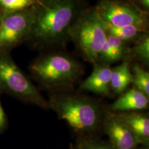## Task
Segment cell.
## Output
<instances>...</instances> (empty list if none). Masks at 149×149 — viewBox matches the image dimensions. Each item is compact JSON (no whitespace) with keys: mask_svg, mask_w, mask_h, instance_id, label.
Listing matches in <instances>:
<instances>
[{"mask_svg":"<svg viewBox=\"0 0 149 149\" xmlns=\"http://www.w3.org/2000/svg\"><path fill=\"white\" fill-rule=\"evenodd\" d=\"M82 0H38L30 32L41 43L63 45L82 11Z\"/></svg>","mask_w":149,"mask_h":149,"instance_id":"obj_1","label":"cell"},{"mask_svg":"<svg viewBox=\"0 0 149 149\" xmlns=\"http://www.w3.org/2000/svg\"><path fill=\"white\" fill-rule=\"evenodd\" d=\"M48 106L80 135H89L102 127L104 116L101 104L88 96L72 91L54 92Z\"/></svg>","mask_w":149,"mask_h":149,"instance_id":"obj_2","label":"cell"},{"mask_svg":"<svg viewBox=\"0 0 149 149\" xmlns=\"http://www.w3.org/2000/svg\"><path fill=\"white\" fill-rule=\"evenodd\" d=\"M31 71L38 82L53 93L72 91L84 72L78 60L63 53L38 59Z\"/></svg>","mask_w":149,"mask_h":149,"instance_id":"obj_3","label":"cell"},{"mask_svg":"<svg viewBox=\"0 0 149 149\" xmlns=\"http://www.w3.org/2000/svg\"><path fill=\"white\" fill-rule=\"evenodd\" d=\"M68 36L85 60L93 64L97 63L107 32L95 8L82 11L70 27Z\"/></svg>","mask_w":149,"mask_h":149,"instance_id":"obj_4","label":"cell"},{"mask_svg":"<svg viewBox=\"0 0 149 149\" xmlns=\"http://www.w3.org/2000/svg\"><path fill=\"white\" fill-rule=\"evenodd\" d=\"M0 91L44 108L48 102L11 59L0 55Z\"/></svg>","mask_w":149,"mask_h":149,"instance_id":"obj_5","label":"cell"},{"mask_svg":"<svg viewBox=\"0 0 149 149\" xmlns=\"http://www.w3.org/2000/svg\"><path fill=\"white\" fill-rule=\"evenodd\" d=\"M102 21L116 27L134 26L148 30V12L134 2L100 0L94 7Z\"/></svg>","mask_w":149,"mask_h":149,"instance_id":"obj_6","label":"cell"},{"mask_svg":"<svg viewBox=\"0 0 149 149\" xmlns=\"http://www.w3.org/2000/svg\"><path fill=\"white\" fill-rule=\"evenodd\" d=\"M102 127L115 149H137L139 145L132 130L116 113L106 112Z\"/></svg>","mask_w":149,"mask_h":149,"instance_id":"obj_7","label":"cell"},{"mask_svg":"<svg viewBox=\"0 0 149 149\" xmlns=\"http://www.w3.org/2000/svg\"><path fill=\"white\" fill-rule=\"evenodd\" d=\"M34 19V10L8 16L0 28V46L16 43L30 32Z\"/></svg>","mask_w":149,"mask_h":149,"instance_id":"obj_8","label":"cell"},{"mask_svg":"<svg viewBox=\"0 0 149 149\" xmlns=\"http://www.w3.org/2000/svg\"><path fill=\"white\" fill-rule=\"evenodd\" d=\"M112 69L109 65L96 63L90 76L82 82L79 90L88 91L97 95L107 96L110 93Z\"/></svg>","mask_w":149,"mask_h":149,"instance_id":"obj_9","label":"cell"},{"mask_svg":"<svg viewBox=\"0 0 149 149\" xmlns=\"http://www.w3.org/2000/svg\"><path fill=\"white\" fill-rule=\"evenodd\" d=\"M116 114L132 130L139 145L149 146V118L148 114L139 111L119 112Z\"/></svg>","mask_w":149,"mask_h":149,"instance_id":"obj_10","label":"cell"},{"mask_svg":"<svg viewBox=\"0 0 149 149\" xmlns=\"http://www.w3.org/2000/svg\"><path fill=\"white\" fill-rule=\"evenodd\" d=\"M149 98L142 92L133 87L121 94V96L109 106V109L111 112L116 113L144 110L149 108Z\"/></svg>","mask_w":149,"mask_h":149,"instance_id":"obj_11","label":"cell"},{"mask_svg":"<svg viewBox=\"0 0 149 149\" xmlns=\"http://www.w3.org/2000/svg\"><path fill=\"white\" fill-rule=\"evenodd\" d=\"M130 49L118 38L107 33L106 41L102 48L98 63L109 65L129 57Z\"/></svg>","mask_w":149,"mask_h":149,"instance_id":"obj_12","label":"cell"},{"mask_svg":"<svg viewBox=\"0 0 149 149\" xmlns=\"http://www.w3.org/2000/svg\"><path fill=\"white\" fill-rule=\"evenodd\" d=\"M132 82V74L129 60H124L122 63L112 69L110 88L115 94H122L127 90Z\"/></svg>","mask_w":149,"mask_h":149,"instance_id":"obj_13","label":"cell"},{"mask_svg":"<svg viewBox=\"0 0 149 149\" xmlns=\"http://www.w3.org/2000/svg\"><path fill=\"white\" fill-rule=\"evenodd\" d=\"M103 22L107 34L118 38L123 42L126 44L135 42L144 33L148 32V30L134 26L116 27L104 22Z\"/></svg>","mask_w":149,"mask_h":149,"instance_id":"obj_14","label":"cell"},{"mask_svg":"<svg viewBox=\"0 0 149 149\" xmlns=\"http://www.w3.org/2000/svg\"><path fill=\"white\" fill-rule=\"evenodd\" d=\"M133 48L130 49L129 58L139 61L142 65L148 67L149 65V35L145 33L135 42Z\"/></svg>","mask_w":149,"mask_h":149,"instance_id":"obj_15","label":"cell"},{"mask_svg":"<svg viewBox=\"0 0 149 149\" xmlns=\"http://www.w3.org/2000/svg\"><path fill=\"white\" fill-rule=\"evenodd\" d=\"M133 87L149 97V73L141 65L134 63L130 66Z\"/></svg>","mask_w":149,"mask_h":149,"instance_id":"obj_16","label":"cell"},{"mask_svg":"<svg viewBox=\"0 0 149 149\" xmlns=\"http://www.w3.org/2000/svg\"><path fill=\"white\" fill-rule=\"evenodd\" d=\"M75 149H115L110 143H107L90 135H81L77 140Z\"/></svg>","mask_w":149,"mask_h":149,"instance_id":"obj_17","label":"cell"},{"mask_svg":"<svg viewBox=\"0 0 149 149\" xmlns=\"http://www.w3.org/2000/svg\"><path fill=\"white\" fill-rule=\"evenodd\" d=\"M38 0H0V5L8 10L19 11L34 5Z\"/></svg>","mask_w":149,"mask_h":149,"instance_id":"obj_18","label":"cell"},{"mask_svg":"<svg viewBox=\"0 0 149 149\" xmlns=\"http://www.w3.org/2000/svg\"><path fill=\"white\" fill-rule=\"evenodd\" d=\"M6 124V119L5 112L3 109L0 101V130L3 129Z\"/></svg>","mask_w":149,"mask_h":149,"instance_id":"obj_19","label":"cell"},{"mask_svg":"<svg viewBox=\"0 0 149 149\" xmlns=\"http://www.w3.org/2000/svg\"><path fill=\"white\" fill-rule=\"evenodd\" d=\"M139 7L143 10L148 12L149 10V0H137Z\"/></svg>","mask_w":149,"mask_h":149,"instance_id":"obj_20","label":"cell"},{"mask_svg":"<svg viewBox=\"0 0 149 149\" xmlns=\"http://www.w3.org/2000/svg\"><path fill=\"white\" fill-rule=\"evenodd\" d=\"M137 149H138V148ZM149 149V146H142L141 148H140V149Z\"/></svg>","mask_w":149,"mask_h":149,"instance_id":"obj_21","label":"cell"},{"mask_svg":"<svg viewBox=\"0 0 149 149\" xmlns=\"http://www.w3.org/2000/svg\"><path fill=\"white\" fill-rule=\"evenodd\" d=\"M70 149H75L74 146L72 144L70 145Z\"/></svg>","mask_w":149,"mask_h":149,"instance_id":"obj_22","label":"cell"}]
</instances>
